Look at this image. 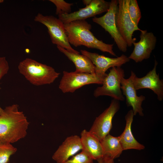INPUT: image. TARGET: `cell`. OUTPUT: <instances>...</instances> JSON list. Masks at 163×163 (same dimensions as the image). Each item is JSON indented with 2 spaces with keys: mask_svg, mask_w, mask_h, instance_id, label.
<instances>
[{
  "mask_svg": "<svg viewBox=\"0 0 163 163\" xmlns=\"http://www.w3.org/2000/svg\"><path fill=\"white\" fill-rule=\"evenodd\" d=\"M4 1L3 0H0V3L3 2Z\"/></svg>",
  "mask_w": 163,
  "mask_h": 163,
  "instance_id": "4316f807",
  "label": "cell"
},
{
  "mask_svg": "<svg viewBox=\"0 0 163 163\" xmlns=\"http://www.w3.org/2000/svg\"><path fill=\"white\" fill-rule=\"evenodd\" d=\"M104 155H108L114 159L119 157L123 151L118 137L108 134L100 141Z\"/></svg>",
  "mask_w": 163,
  "mask_h": 163,
  "instance_id": "d6986e66",
  "label": "cell"
},
{
  "mask_svg": "<svg viewBox=\"0 0 163 163\" xmlns=\"http://www.w3.org/2000/svg\"><path fill=\"white\" fill-rule=\"evenodd\" d=\"M82 149L80 137L76 135L71 136L66 139L52 158L57 163H64Z\"/></svg>",
  "mask_w": 163,
  "mask_h": 163,
  "instance_id": "9a60e30c",
  "label": "cell"
},
{
  "mask_svg": "<svg viewBox=\"0 0 163 163\" xmlns=\"http://www.w3.org/2000/svg\"><path fill=\"white\" fill-rule=\"evenodd\" d=\"M133 112L132 110L128 111L125 116L126 126L122 134L118 136L123 150L130 149H144L145 146L138 142L135 138L131 130L133 120Z\"/></svg>",
  "mask_w": 163,
  "mask_h": 163,
  "instance_id": "e0dca14e",
  "label": "cell"
},
{
  "mask_svg": "<svg viewBox=\"0 0 163 163\" xmlns=\"http://www.w3.org/2000/svg\"><path fill=\"white\" fill-rule=\"evenodd\" d=\"M135 74L132 71L129 78L125 79L122 78L120 84L121 89L123 95L126 97V104L128 107L131 106L133 108L134 115L138 113L139 115L143 116V109L142 107L143 101L145 97L143 95L138 96L136 90L133 84V78Z\"/></svg>",
  "mask_w": 163,
  "mask_h": 163,
  "instance_id": "4fadbf2b",
  "label": "cell"
},
{
  "mask_svg": "<svg viewBox=\"0 0 163 163\" xmlns=\"http://www.w3.org/2000/svg\"><path fill=\"white\" fill-rule=\"evenodd\" d=\"M64 163H94L93 160L82 151Z\"/></svg>",
  "mask_w": 163,
  "mask_h": 163,
  "instance_id": "603a6c76",
  "label": "cell"
},
{
  "mask_svg": "<svg viewBox=\"0 0 163 163\" xmlns=\"http://www.w3.org/2000/svg\"><path fill=\"white\" fill-rule=\"evenodd\" d=\"M34 21L45 25L53 43L59 46L68 51L76 53H80L73 49L69 43L64 24L59 18L52 16H44L39 13Z\"/></svg>",
  "mask_w": 163,
  "mask_h": 163,
  "instance_id": "277c9868",
  "label": "cell"
},
{
  "mask_svg": "<svg viewBox=\"0 0 163 163\" xmlns=\"http://www.w3.org/2000/svg\"><path fill=\"white\" fill-rule=\"evenodd\" d=\"M158 62L155 60L153 68L144 76L138 78L135 74L133 78V84L136 90L143 88L152 90L157 95V99L161 101L163 99V81L160 79L156 69Z\"/></svg>",
  "mask_w": 163,
  "mask_h": 163,
  "instance_id": "5bb4252c",
  "label": "cell"
},
{
  "mask_svg": "<svg viewBox=\"0 0 163 163\" xmlns=\"http://www.w3.org/2000/svg\"><path fill=\"white\" fill-rule=\"evenodd\" d=\"M128 9L129 15L134 23L138 26L141 18V12L137 1L136 0H129Z\"/></svg>",
  "mask_w": 163,
  "mask_h": 163,
  "instance_id": "44dd1931",
  "label": "cell"
},
{
  "mask_svg": "<svg viewBox=\"0 0 163 163\" xmlns=\"http://www.w3.org/2000/svg\"><path fill=\"white\" fill-rule=\"evenodd\" d=\"M57 47L59 51L74 63L76 68L75 72L95 74V66L87 56L69 52L59 46Z\"/></svg>",
  "mask_w": 163,
  "mask_h": 163,
  "instance_id": "ac0fdd59",
  "label": "cell"
},
{
  "mask_svg": "<svg viewBox=\"0 0 163 163\" xmlns=\"http://www.w3.org/2000/svg\"><path fill=\"white\" fill-rule=\"evenodd\" d=\"M110 5V2L104 0H91L90 4L83 8L69 13H61L59 19L62 23L66 24L78 20H85L103 12H107Z\"/></svg>",
  "mask_w": 163,
  "mask_h": 163,
  "instance_id": "30bf717a",
  "label": "cell"
},
{
  "mask_svg": "<svg viewBox=\"0 0 163 163\" xmlns=\"http://www.w3.org/2000/svg\"><path fill=\"white\" fill-rule=\"evenodd\" d=\"M9 69V64L5 57H0V80L8 73ZM4 110L0 107V115Z\"/></svg>",
  "mask_w": 163,
  "mask_h": 163,
  "instance_id": "cb8c5ba5",
  "label": "cell"
},
{
  "mask_svg": "<svg viewBox=\"0 0 163 163\" xmlns=\"http://www.w3.org/2000/svg\"><path fill=\"white\" fill-rule=\"evenodd\" d=\"M114 159L108 155H104L97 161L98 163H115Z\"/></svg>",
  "mask_w": 163,
  "mask_h": 163,
  "instance_id": "d4e9b609",
  "label": "cell"
},
{
  "mask_svg": "<svg viewBox=\"0 0 163 163\" xmlns=\"http://www.w3.org/2000/svg\"><path fill=\"white\" fill-rule=\"evenodd\" d=\"M104 78L98 76L96 74L64 71L59 88L64 93H72L86 85H102Z\"/></svg>",
  "mask_w": 163,
  "mask_h": 163,
  "instance_id": "52a82bcc",
  "label": "cell"
},
{
  "mask_svg": "<svg viewBox=\"0 0 163 163\" xmlns=\"http://www.w3.org/2000/svg\"><path fill=\"white\" fill-rule=\"evenodd\" d=\"M91 2V0H83L82 2L84 5L86 6L89 5Z\"/></svg>",
  "mask_w": 163,
  "mask_h": 163,
  "instance_id": "484cf974",
  "label": "cell"
},
{
  "mask_svg": "<svg viewBox=\"0 0 163 163\" xmlns=\"http://www.w3.org/2000/svg\"><path fill=\"white\" fill-rule=\"evenodd\" d=\"M124 76V71L120 66L112 67L104 78L102 86L94 90V96L97 97L108 96L118 101H124L125 98L121 90L120 82Z\"/></svg>",
  "mask_w": 163,
  "mask_h": 163,
  "instance_id": "5b68a950",
  "label": "cell"
},
{
  "mask_svg": "<svg viewBox=\"0 0 163 163\" xmlns=\"http://www.w3.org/2000/svg\"><path fill=\"white\" fill-rule=\"evenodd\" d=\"M80 51L82 54L88 58L94 66L95 74L102 78L106 75L107 74L106 72L110 68L121 66L129 62L130 59L123 54L119 57L112 58L85 50H81Z\"/></svg>",
  "mask_w": 163,
  "mask_h": 163,
  "instance_id": "8fae6325",
  "label": "cell"
},
{
  "mask_svg": "<svg viewBox=\"0 0 163 163\" xmlns=\"http://www.w3.org/2000/svg\"><path fill=\"white\" fill-rule=\"evenodd\" d=\"M17 150L11 143L0 141V163H8L10 156Z\"/></svg>",
  "mask_w": 163,
  "mask_h": 163,
  "instance_id": "ffe728a7",
  "label": "cell"
},
{
  "mask_svg": "<svg viewBox=\"0 0 163 163\" xmlns=\"http://www.w3.org/2000/svg\"><path fill=\"white\" fill-rule=\"evenodd\" d=\"M56 7V14L58 15L61 13H69L71 11V7L72 3L66 2L63 0H50Z\"/></svg>",
  "mask_w": 163,
  "mask_h": 163,
  "instance_id": "7402d4cb",
  "label": "cell"
},
{
  "mask_svg": "<svg viewBox=\"0 0 163 163\" xmlns=\"http://www.w3.org/2000/svg\"><path fill=\"white\" fill-rule=\"evenodd\" d=\"M140 32V40L138 42L133 43L134 47L128 57L136 63L141 62L150 57L157 42L156 38L152 33L148 32L146 30H142Z\"/></svg>",
  "mask_w": 163,
  "mask_h": 163,
  "instance_id": "7c38bea8",
  "label": "cell"
},
{
  "mask_svg": "<svg viewBox=\"0 0 163 163\" xmlns=\"http://www.w3.org/2000/svg\"><path fill=\"white\" fill-rule=\"evenodd\" d=\"M64 25L70 44L76 47L83 45L117 56L113 50V44H107L97 39L90 31L91 25L85 20L72 21Z\"/></svg>",
  "mask_w": 163,
  "mask_h": 163,
  "instance_id": "7a4b0ae2",
  "label": "cell"
},
{
  "mask_svg": "<svg viewBox=\"0 0 163 163\" xmlns=\"http://www.w3.org/2000/svg\"><path fill=\"white\" fill-rule=\"evenodd\" d=\"M118 8V1L111 0L109 8L106 13L100 17H95L93 21L97 24L107 32L114 40L120 50L125 52L127 44L120 34L117 27L116 17Z\"/></svg>",
  "mask_w": 163,
  "mask_h": 163,
  "instance_id": "8992f818",
  "label": "cell"
},
{
  "mask_svg": "<svg viewBox=\"0 0 163 163\" xmlns=\"http://www.w3.org/2000/svg\"><path fill=\"white\" fill-rule=\"evenodd\" d=\"M82 151L93 160H97L104 155L100 140L94 135L85 129L81 133Z\"/></svg>",
  "mask_w": 163,
  "mask_h": 163,
  "instance_id": "2e32d148",
  "label": "cell"
},
{
  "mask_svg": "<svg viewBox=\"0 0 163 163\" xmlns=\"http://www.w3.org/2000/svg\"><path fill=\"white\" fill-rule=\"evenodd\" d=\"M129 0H118V8L116 17L117 27L127 46H131L136 38L132 37L133 32L141 30L132 21L128 9Z\"/></svg>",
  "mask_w": 163,
  "mask_h": 163,
  "instance_id": "ba28073f",
  "label": "cell"
},
{
  "mask_svg": "<svg viewBox=\"0 0 163 163\" xmlns=\"http://www.w3.org/2000/svg\"><path fill=\"white\" fill-rule=\"evenodd\" d=\"M18 68L19 72L36 86L51 84L60 74L52 67L30 58L20 62Z\"/></svg>",
  "mask_w": 163,
  "mask_h": 163,
  "instance_id": "3957f363",
  "label": "cell"
},
{
  "mask_svg": "<svg viewBox=\"0 0 163 163\" xmlns=\"http://www.w3.org/2000/svg\"><path fill=\"white\" fill-rule=\"evenodd\" d=\"M120 107L119 101L113 99L110 106L96 117L89 131L100 141L109 134L112 128V120Z\"/></svg>",
  "mask_w": 163,
  "mask_h": 163,
  "instance_id": "9c48e42d",
  "label": "cell"
},
{
  "mask_svg": "<svg viewBox=\"0 0 163 163\" xmlns=\"http://www.w3.org/2000/svg\"><path fill=\"white\" fill-rule=\"evenodd\" d=\"M18 107L7 106L0 115V141L13 143L26 136L29 122Z\"/></svg>",
  "mask_w": 163,
  "mask_h": 163,
  "instance_id": "6da1fadb",
  "label": "cell"
}]
</instances>
